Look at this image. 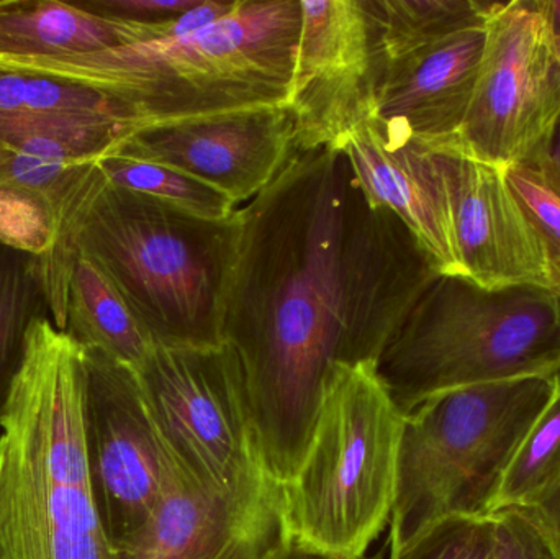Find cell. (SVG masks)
Instances as JSON below:
<instances>
[{"instance_id":"1","label":"cell","mask_w":560,"mask_h":559,"mask_svg":"<svg viewBox=\"0 0 560 559\" xmlns=\"http://www.w3.org/2000/svg\"><path fill=\"white\" fill-rule=\"evenodd\" d=\"M236 216L223 337L280 488L305 455L331 368L377 364L440 272L407 225L369 199L341 148H295Z\"/></svg>"},{"instance_id":"2","label":"cell","mask_w":560,"mask_h":559,"mask_svg":"<svg viewBox=\"0 0 560 559\" xmlns=\"http://www.w3.org/2000/svg\"><path fill=\"white\" fill-rule=\"evenodd\" d=\"M84 387V348L36 321L0 416V559H120L92 489Z\"/></svg>"},{"instance_id":"3","label":"cell","mask_w":560,"mask_h":559,"mask_svg":"<svg viewBox=\"0 0 560 559\" xmlns=\"http://www.w3.org/2000/svg\"><path fill=\"white\" fill-rule=\"evenodd\" d=\"M300 20L295 0H236L229 15L179 38L0 66L107 92L153 127L285 105Z\"/></svg>"},{"instance_id":"4","label":"cell","mask_w":560,"mask_h":559,"mask_svg":"<svg viewBox=\"0 0 560 559\" xmlns=\"http://www.w3.org/2000/svg\"><path fill=\"white\" fill-rule=\"evenodd\" d=\"M238 216L197 219L105 184L72 235L117 286L160 347L225 345L226 295L238 253Z\"/></svg>"},{"instance_id":"5","label":"cell","mask_w":560,"mask_h":559,"mask_svg":"<svg viewBox=\"0 0 560 559\" xmlns=\"http://www.w3.org/2000/svg\"><path fill=\"white\" fill-rule=\"evenodd\" d=\"M401 414L459 387L560 373V294L440 275L378 358Z\"/></svg>"},{"instance_id":"6","label":"cell","mask_w":560,"mask_h":559,"mask_svg":"<svg viewBox=\"0 0 560 559\" xmlns=\"http://www.w3.org/2000/svg\"><path fill=\"white\" fill-rule=\"evenodd\" d=\"M377 364H335L305 455L279 488L280 535L362 559L392 517L404 414Z\"/></svg>"},{"instance_id":"7","label":"cell","mask_w":560,"mask_h":559,"mask_svg":"<svg viewBox=\"0 0 560 559\" xmlns=\"http://www.w3.org/2000/svg\"><path fill=\"white\" fill-rule=\"evenodd\" d=\"M559 374L446 391L404 414L392 551L447 519L490 517L506 468Z\"/></svg>"},{"instance_id":"8","label":"cell","mask_w":560,"mask_h":559,"mask_svg":"<svg viewBox=\"0 0 560 559\" xmlns=\"http://www.w3.org/2000/svg\"><path fill=\"white\" fill-rule=\"evenodd\" d=\"M137 374L164 445L194 482L236 501L279 504V488L259 450L242 364L229 343L156 345Z\"/></svg>"},{"instance_id":"9","label":"cell","mask_w":560,"mask_h":559,"mask_svg":"<svg viewBox=\"0 0 560 559\" xmlns=\"http://www.w3.org/2000/svg\"><path fill=\"white\" fill-rule=\"evenodd\" d=\"M559 115L560 62L536 0L500 2L486 23L476 88L454 143L483 163H526Z\"/></svg>"},{"instance_id":"10","label":"cell","mask_w":560,"mask_h":559,"mask_svg":"<svg viewBox=\"0 0 560 559\" xmlns=\"http://www.w3.org/2000/svg\"><path fill=\"white\" fill-rule=\"evenodd\" d=\"M84 348V347H82ZM84 433L98 514L120 551L153 514L174 459L137 371L84 348Z\"/></svg>"},{"instance_id":"11","label":"cell","mask_w":560,"mask_h":559,"mask_svg":"<svg viewBox=\"0 0 560 559\" xmlns=\"http://www.w3.org/2000/svg\"><path fill=\"white\" fill-rule=\"evenodd\" d=\"M300 33L285 105L295 148H341L375 118L382 61L362 0H302Z\"/></svg>"},{"instance_id":"12","label":"cell","mask_w":560,"mask_h":559,"mask_svg":"<svg viewBox=\"0 0 560 559\" xmlns=\"http://www.w3.org/2000/svg\"><path fill=\"white\" fill-rule=\"evenodd\" d=\"M293 150L289 107L266 105L141 128L112 154L183 171L242 207L278 177Z\"/></svg>"},{"instance_id":"13","label":"cell","mask_w":560,"mask_h":559,"mask_svg":"<svg viewBox=\"0 0 560 559\" xmlns=\"http://www.w3.org/2000/svg\"><path fill=\"white\" fill-rule=\"evenodd\" d=\"M430 147L443 167L464 278L489 289L555 291L541 240L510 187L506 167L464 153L454 140Z\"/></svg>"},{"instance_id":"14","label":"cell","mask_w":560,"mask_h":559,"mask_svg":"<svg viewBox=\"0 0 560 559\" xmlns=\"http://www.w3.org/2000/svg\"><path fill=\"white\" fill-rule=\"evenodd\" d=\"M104 179L94 163L0 154V245L42 259L49 311L66 324L71 238Z\"/></svg>"},{"instance_id":"15","label":"cell","mask_w":560,"mask_h":559,"mask_svg":"<svg viewBox=\"0 0 560 559\" xmlns=\"http://www.w3.org/2000/svg\"><path fill=\"white\" fill-rule=\"evenodd\" d=\"M341 150L369 199L387 207L407 225L438 272L463 276L450 194L436 151L378 118L359 125Z\"/></svg>"},{"instance_id":"16","label":"cell","mask_w":560,"mask_h":559,"mask_svg":"<svg viewBox=\"0 0 560 559\" xmlns=\"http://www.w3.org/2000/svg\"><path fill=\"white\" fill-rule=\"evenodd\" d=\"M279 535V504H253L213 494L174 462L153 514L118 557L261 559Z\"/></svg>"},{"instance_id":"17","label":"cell","mask_w":560,"mask_h":559,"mask_svg":"<svg viewBox=\"0 0 560 559\" xmlns=\"http://www.w3.org/2000/svg\"><path fill=\"white\" fill-rule=\"evenodd\" d=\"M483 46L486 25L472 26L384 62L375 118L423 143L454 140L472 98Z\"/></svg>"},{"instance_id":"18","label":"cell","mask_w":560,"mask_h":559,"mask_svg":"<svg viewBox=\"0 0 560 559\" xmlns=\"http://www.w3.org/2000/svg\"><path fill=\"white\" fill-rule=\"evenodd\" d=\"M171 22L140 23L58 0H0V62L85 55L170 38Z\"/></svg>"},{"instance_id":"19","label":"cell","mask_w":560,"mask_h":559,"mask_svg":"<svg viewBox=\"0 0 560 559\" xmlns=\"http://www.w3.org/2000/svg\"><path fill=\"white\" fill-rule=\"evenodd\" d=\"M66 334L138 371L156 343L101 266L75 249L66 302Z\"/></svg>"},{"instance_id":"20","label":"cell","mask_w":560,"mask_h":559,"mask_svg":"<svg viewBox=\"0 0 560 559\" xmlns=\"http://www.w3.org/2000/svg\"><path fill=\"white\" fill-rule=\"evenodd\" d=\"M114 120L147 128L120 98L56 75L0 66V121Z\"/></svg>"},{"instance_id":"21","label":"cell","mask_w":560,"mask_h":559,"mask_svg":"<svg viewBox=\"0 0 560 559\" xmlns=\"http://www.w3.org/2000/svg\"><path fill=\"white\" fill-rule=\"evenodd\" d=\"M500 2L362 0L382 61L392 62L460 30L486 25Z\"/></svg>"},{"instance_id":"22","label":"cell","mask_w":560,"mask_h":559,"mask_svg":"<svg viewBox=\"0 0 560 559\" xmlns=\"http://www.w3.org/2000/svg\"><path fill=\"white\" fill-rule=\"evenodd\" d=\"M39 318H51L42 259L0 245V416Z\"/></svg>"},{"instance_id":"23","label":"cell","mask_w":560,"mask_h":559,"mask_svg":"<svg viewBox=\"0 0 560 559\" xmlns=\"http://www.w3.org/2000/svg\"><path fill=\"white\" fill-rule=\"evenodd\" d=\"M97 164L110 186L143 194L197 219L223 222L238 212L229 196L174 167L117 154Z\"/></svg>"},{"instance_id":"24","label":"cell","mask_w":560,"mask_h":559,"mask_svg":"<svg viewBox=\"0 0 560 559\" xmlns=\"http://www.w3.org/2000/svg\"><path fill=\"white\" fill-rule=\"evenodd\" d=\"M560 471V374L546 409L506 468L489 515L525 511Z\"/></svg>"},{"instance_id":"25","label":"cell","mask_w":560,"mask_h":559,"mask_svg":"<svg viewBox=\"0 0 560 559\" xmlns=\"http://www.w3.org/2000/svg\"><path fill=\"white\" fill-rule=\"evenodd\" d=\"M495 519L456 517L415 537L390 559H495Z\"/></svg>"},{"instance_id":"26","label":"cell","mask_w":560,"mask_h":559,"mask_svg":"<svg viewBox=\"0 0 560 559\" xmlns=\"http://www.w3.org/2000/svg\"><path fill=\"white\" fill-rule=\"evenodd\" d=\"M505 173L516 200L541 240L552 288L560 294V194L529 163L513 164Z\"/></svg>"},{"instance_id":"27","label":"cell","mask_w":560,"mask_h":559,"mask_svg":"<svg viewBox=\"0 0 560 559\" xmlns=\"http://www.w3.org/2000/svg\"><path fill=\"white\" fill-rule=\"evenodd\" d=\"M495 519V559H556L545 538L518 511H503Z\"/></svg>"},{"instance_id":"28","label":"cell","mask_w":560,"mask_h":559,"mask_svg":"<svg viewBox=\"0 0 560 559\" xmlns=\"http://www.w3.org/2000/svg\"><path fill=\"white\" fill-rule=\"evenodd\" d=\"M85 9L115 19L140 23H164L177 19L200 0H78Z\"/></svg>"},{"instance_id":"29","label":"cell","mask_w":560,"mask_h":559,"mask_svg":"<svg viewBox=\"0 0 560 559\" xmlns=\"http://www.w3.org/2000/svg\"><path fill=\"white\" fill-rule=\"evenodd\" d=\"M532 522L533 527L545 538L556 559H560V471L556 478L536 496L525 511H518Z\"/></svg>"},{"instance_id":"30","label":"cell","mask_w":560,"mask_h":559,"mask_svg":"<svg viewBox=\"0 0 560 559\" xmlns=\"http://www.w3.org/2000/svg\"><path fill=\"white\" fill-rule=\"evenodd\" d=\"M235 2H223V0H200L196 7L187 10L183 15L177 16L171 23L170 38L190 35L200 32L207 26L219 22L223 16L229 15Z\"/></svg>"},{"instance_id":"31","label":"cell","mask_w":560,"mask_h":559,"mask_svg":"<svg viewBox=\"0 0 560 559\" xmlns=\"http://www.w3.org/2000/svg\"><path fill=\"white\" fill-rule=\"evenodd\" d=\"M526 163L535 166L546 180L560 194V115L552 125L541 147Z\"/></svg>"},{"instance_id":"32","label":"cell","mask_w":560,"mask_h":559,"mask_svg":"<svg viewBox=\"0 0 560 559\" xmlns=\"http://www.w3.org/2000/svg\"><path fill=\"white\" fill-rule=\"evenodd\" d=\"M261 559H339L331 557V555L323 554V551L313 550V548L305 547L292 538L279 535L278 540L266 550Z\"/></svg>"},{"instance_id":"33","label":"cell","mask_w":560,"mask_h":559,"mask_svg":"<svg viewBox=\"0 0 560 559\" xmlns=\"http://www.w3.org/2000/svg\"><path fill=\"white\" fill-rule=\"evenodd\" d=\"M536 7L545 20L549 42L560 62V0H536Z\"/></svg>"}]
</instances>
